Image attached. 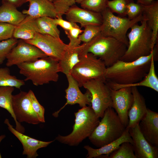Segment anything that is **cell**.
I'll return each mask as SVG.
<instances>
[{
    "label": "cell",
    "mask_w": 158,
    "mask_h": 158,
    "mask_svg": "<svg viewBox=\"0 0 158 158\" xmlns=\"http://www.w3.org/2000/svg\"><path fill=\"white\" fill-rule=\"evenodd\" d=\"M107 158H136L132 145L127 142L122 143L118 149L110 154Z\"/></svg>",
    "instance_id": "30"
},
{
    "label": "cell",
    "mask_w": 158,
    "mask_h": 158,
    "mask_svg": "<svg viewBox=\"0 0 158 158\" xmlns=\"http://www.w3.org/2000/svg\"><path fill=\"white\" fill-rule=\"evenodd\" d=\"M29 7L22 13L32 18L47 16L57 18L55 8L52 2L49 0H28Z\"/></svg>",
    "instance_id": "20"
},
{
    "label": "cell",
    "mask_w": 158,
    "mask_h": 158,
    "mask_svg": "<svg viewBox=\"0 0 158 158\" xmlns=\"http://www.w3.org/2000/svg\"><path fill=\"white\" fill-rule=\"evenodd\" d=\"M13 37L0 42V65L2 64L12 49L18 42Z\"/></svg>",
    "instance_id": "34"
},
{
    "label": "cell",
    "mask_w": 158,
    "mask_h": 158,
    "mask_svg": "<svg viewBox=\"0 0 158 158\" xmlns=\"http://www.w3.org/2000/svg\"><path fill=\"white\" fill-rule=\"evenodd\" d=\"M126 128L114 109L109 107L88 138L92 144L100 148L119 138Z\"/></svg>",
    "instance_id": "6"
},
{
    "label": "cell",
    "mask_w": 158,
    "mask_h": 158,
    "mask_svg": "<svg viewBox=\"0 0 158 158\" xmlns=\"http://www.w3.org/2000/svg\"><path fill=\"white\" fill-rule=\"evenodd\" d=\"M80 61L73 67L70 75L77 82L79 87L90 80L99 79L106 82L107 67L99 58L91 53L79 56Z\"/></svg>",
    "instance_id": "8"
},
{
    "label": "cell",
    "mask_w": 158,
    "mask_h": 158,
    "mask_svg": "<svg viewBox=\"0 0 158 158\" xmlns=\"http://www.w3.org/2000/svg\"><path fill=\"white\" fill-rule=\"evenodd\" d=\"M83 30L79 27H73L68 30H65V32L69 40V43L68 44L71 47H76L80 46L81 41L79 38V35L82 33Z\"/></svg>",
    "instance_id": "37"
},
{
    "label": "cell",
    "mask_w": 158,
    "mask_h": 158,
    "mask_svg": "<svg viewBox=\"0 0 158 158\" xmlns=\"http://www.w3.org/2000/svg\"><path fill=\"white\" fill-rule=\"evenodd\" d=\"M127 142L133 144V140L129 132V128H126L124 132L119 138L115 140L98 149H94L89 145H85L84 148L87 152V158H95L102 155H105L107 158L114 151L117 150L123 142Z\"/></svg>",
    "instance_id": "21"
},
{
    "label": "cell",
    "mask_w": 158,
    "mask_h": 158,
    "mask_svg": "<svg viewBox=\"0 0 158 158\" xmlns=\"http://www.w3.org/2000/svg\"><path fill=\"white\" fill-rule=\"evenodd\" d=\"M158 46L156 43L151 53L135 61L126 62L119 60L107 68L106 81L120 84H130L142 80L147 75L153 59L158 60Z\"/></svg>",
    "instance_id": "1"
},
{
    "label": "cell",
    "mask_w": 158,
    "mask_h": 158,
    "mask_svg": "<svg viewBox=\"0 0 158 158\" xmlns=\"http://www.w3.org/2000/svg\"><path fill=\"white\" fill-rule=\"evenodd\" d=\"M14 90L13 87L0 86V107L7 110L11 114L15 122V129L23 133L25 129L17 120L12 109V93Z\"/></svg>",
    "instance_id": "26"
},
{
    "label": "cell",
    "mask_w": 158,
    "mask_h": 158,
    "mask_svg": "<svg viewBox=\"0 0 158 158\" xmlns=\"http://www.w3.org/2000/svg\"><path fill=\"white\" fill-rule=\"evenodd\" d=\"M28 1V0H2L1 3L11 5L17 8Z\"/></svg>",
    "instance_id": "41"
},
{
    "label": "cell",
    "mask_w": 158,
    "mask_h": 158,
    "mask_svg": "<svg viewBox=\"0 0 158 158\" xmlns=\"http://www.w3.org/2000/svg\"><path fill=\"white\" fill-rule=\"evenodd\" d=\"M110 89L112 107L115 110L121 122L126 128L129 121L128 112L133 99L131 87H123L116 90Z\"/></svg>",
    "instance_id": "13"
},
{
    "label": "cell",
    "mask_w": 158,
    "mask_h": 158,
    "mask_svg": "<svg viewBox=\"0 0 158 158\" xmlns=\"http://www.w3.org/2000/svg\"><path fill=\"white\" fill-rule=\"evenodd\" d=\"M142 14L152 32V47L158 42V1L154 0L148 5H142Z\"/></svg>",
    "instance_id": "23"
},
{
    "label": "cell",
    "mask_w": 158,
    "mask_h": 158,
    "mask_svg": "<svg viewBox=\"0 0 158 158\" xmlns=\"http://www.w3.org/2000/svg\"><path fill=\"white\" fill-rule=\"evenodd\" d=\"M129 132L133 140L132 145L136 158H158V147L152 145L145 138L139 124L129 128Z\"/></svg>",
    "instance_id": "15"
},
{
    "label": "cell",
    "mask_w": 158,
    "mask_h": 158,
    "mask_svg": "<svg viewBox=\"0 0 158 158\" xmlns=\"http://www.w3.org/2000/svg\"><path fill=\"white\" fill-rule=\"evenodd\" d=\"M140 22V25L138 23L133 25L127 35L128 46L120 60L126 62L133 61L141 56L149 55L153 50L152 31L143 17Z\"/></svg>",
    "instance_id": "5"
},
{
    "label": "cell",
    "mask_w": 158,
    "mask_h": 158,
    "mask_svg": "<svg viewBox=\"0 0 158 158\" xmlns=\"http://www.w3.org/2000/svg\"><path fill=\"white\" fill-rule=\"evenodd\" d=\"M53 20L56 24L61 27L65 31L69 30L73 27H79L76 23L65 20L62 18H53Z\"/></svg>",
    "instance_id": "40"
},
{
    "label": "cell",
    "mask_w": 158,
    "mask_h": 158,
    "mask_svg": "<svg viewBox=\"0 0 158 158\" xmlns=\"http://www.w3.org/2000/svg\"><path fill=\"white\" fill-rule=\"evenodd\" d=\"M12 107L17 121L36 125L40 122L34 111L28 92L20 91L12 96Z\"/></svg>",
    "instance_id": "12"
},
{
    "label": "cell",
    "mask_w": 158,
    "mask_h": 158,
    "mask_svg": "<svg viewBox=\"0 0 158 158\" xmlns=\"http://www.w3.org/2000/svg\"><path fill=\"white\" fill-rule=\"evenodd\" d=\"M139 126L145 138L152 145L158 147V113L148 109Z\"/></svg>",
    "instance_id": "18"
},
{
    "label": "cell",
    "mask_w": 158,
    "mask_h": 158,
    "mask_svg": "<svg viewBox=\"0 0 158 158\" xmlns=\"http://www.w3.org/2000/svg\"><path fill=\"white\" fill-rule=\"evenodd\" d=\"M24 41L37 47L48 56L58 61L68 46L61 39L39 33H37L32 39Z\"/></svg>",
    "instance_id": "11"
},
{
    "label": "cell",
    "mask_w": 158,
    "mask_h": 158,
    "mask_svg": "<svg viewBox=\"0 0 158 158\" xmlns=\"http://www.w3.org/2000/svg\"><path fill=\"white\" fill-rule=\"evenodd\" d=\"M6 137V136L5 135H2L0 136V143L2 140L4 139ZM1 158V153H0V158Z\"/></svg>",
    "instance_id": "43"
},
{
    "label": "cell",
    "mask_w": 158,
    "mask_h": 158,
    "mask_svg": "<svg viewBox=\"0 0 158 158\" xmlns=\"http://www.w3.org/2000/svg\"><path fill=\"white\" fill-rule=\"evenodd\" d=\"M28 92L32 107L39 121L40 122L44 123V108L40 104L32 90H30Z\"/></svg>",
    "instance_id": "36"
},
{
    "label": "cell",
    "mask_w": 158,
    "mask_h": 158,
    "mask_svg": "<svg viewBox=\"0 0 158 158\" xmlns=\"http://www.w3.org/2000/svg\"><path fill=\"white\" fill-rule=\"evenodd\" d=\"M137 3L142 5L146 6L151 4L154 0H136Z\"/></svg>",
    "instance_id": "42"
},
{
    "label": "cell",
    "mask_w": 158,
    "mask_h": 158,
    "mask_svg": "<svg viewBox=\"0 0 158 158\" xmlns=\"http://www.w3.org/2000/svg\"><path fill=\"white\" fill-rule=\"evenodd\" d=\"M83 45L79 56L91 53L100 59L107 68L120 60L127 47L116 39L104 36L101 32L89 42L83 43Z\"/></svg>",
    "instance_id": "2"
},
{
    "label": "cell",
    "mask_w": 158,
    "mask_h": 158,
    "mask_svg": "<svg viewBox=\"0 0 158 158\" xmlns=\"http://www.w3.org/2000/svg\"><path fill=\"white\" fill-rule=\"evenodd\" d=\"M15 25L0 22V42L13 37Z\"/></svg>",
    "instance_id": "39"
},
{
    "label": "cell",
    "mask_w": 158,
    "mask_h": 158,
    "mask_svg": "<svg viewBox=\"0 0 158 158\" xmlns=\"http://www.w3.org/2000/svg\"><path fill=\"white\" fill-rule=\"evenodd\" d=\"M83 47V44L76 47H71L68 45L61 58L59 61L60 72L66 75L70 74L72 68L80 61L79 55Z\"/></svg>",
    "instance_id": "24"
},
{
    "label": "cell",
    "mask_w": 158,
    "mask_h": 158,
    "mask_svg": "<svg viewBox=\"0 0 158 158\" xmlns=\"http://www.w3.org/2000/svg\"><path fill=\"white\" fill-rule=\"evenodd\" d=\"M49 0V1H51V2H52L53 0Z\"/></svg>",
    "instance_id": "45"
},
{
    "label": "cell",
    "mask_w": 158,
    "mask_h": 158,
    "mask_svg": "<svg viewBox=\"0 0 158 158\" xmlns=\"http://www.w3.org/2000/svg\"><path fill=\"white\" fill-rule=\"evenodd\" d=\"M26 15L11 5L2 4L0 6V22L17 25L25 18Z\"/></svg>",
    "instance_id": "27"
},
{
    "label": "cell",
    "mask_w": 158,
    "mask_h": 158,
    "mask_svg": "<svg viewBox=\"0 0 158 158\" xmlns=\"http://www.w3.org/2000/svg\"><path fill=\"white\" fill-rule=\"evenodd\" d=\"M53 18L44 16L35 18L38 33L60 39V30L53 22Z\"/></svg>",
    "instance_id": "28"
},
{
    "label": "cell",
    "mask_w": 158,
    "mask_h": 158,
    "mask_svg": "<svg viewBox=\"0 0 158 158\" xmlns=\"http://www.w3.org/2000/svg\"><path fill=\"white\" fill-rule=\"evenodd\" d=\"M4 123L7 125L10 131L21 142L23 149L22 154L27 155L28 158H36L38 156L37 151L39 149L47 147L54 141H43L24 135L14 129L8 119H5Z\"/></svg>",
    "instance_id": "17"
},
{
    "label": "cell",
    "mask_w": 158,
    "mask_h": 158,
    "mask_svg": "<svg viewBox=\"0 0 158 158\" xmlns=\"http://www.w3.org/2000/svg\"><path fill=\"white\" fill-rule=\"evenodd\" d=\"M37 33L38 31L35 18L26 15L21 22L15 26L13 37L27 40L33 38Z\"/></svg>",
    "instance_id": "25"
},
{
    "label": "cell",
    "mask_w": 158,
    "mask_h": 158,
    "mask_svg": "<svg viewBox=\"0 0 158 158\" xmlns=\"http://www.w3.org/2000/svg\"><path fill=\"white\" fill-rule=\"evenodd\" d=\"M24 81L11 75L8 68H0V86H10L20 89L25 84Z\"/></svg>",
    "instance_id": "29"
},
{
    "label": "cell",
    "mask_w": 158,
    "mask_h": 158,
    "mask_svg": "<svg viewBox=\"0 0 158 158\" xmlns=\"http://www.w3.org/2000/svg\"><path fill=\"white\" fill-rule=\"evenodd\" d=\"M76 2L78 4H80V3L84 0H75Z\"/></svg>",
    "instance_id": "44"
},
{
    "label": "cell",
    "mask_w": 158,
    "mask_h": 158,
    "mask_svg": "<svg viewBox=\"0 0 158 158\" xmlns=\"http://www.w3.org/2000/svg\"><path fill=\"white\" fill-rule=\"evenodd\" d=\"M75 117L73 130L66 136L59 135L55 140L70 146H77L88 138L100 122L91 106L82 107L74 113Z\"/></svg>",
    "instance_id": "4"
},
{
    "label": "cell",
    "mask_w": 158,
    "mask_h": 158,
    "mask_svg": "<svg viewBox=\"0 0 158 158\" xmlns=\"http://www.w3.org/2000/svg\"><path fill=\"white\" fill-rule=\"evenodd\" d=\"M155 61L157 60L154 59L152 60L149 70L147 75L140 81L130 84H120L108 81H107L106 83L110 88L114 90L125 87L140 86L148 87L158 92V78L155 72Z\"/></svg>",
    "instance_id": "22"
},
{
    "label": "cell",
    "mask_w": 158,
    "mask_h": 158,
    "mask_svg": "<svg viewBox=\"0 0 158 158\" xmlns=\"http://www.w3.org/2000/svg\"><path fill=\"white\" fill-rule=\"evenodd\" d=\"M83 86L91 93V107L97 116L102 118L105 110L112 107L110 88L105 82L94 79L87 82Z\"/></svg>",
    "instance_id": "9"
},
{
    "label": "cell",
    "mask_w": 158,
    "mask_h": 158,
    "mask_svg": "<svg viewBox=\"0 0 158 158\" xmlns=\"http://www.w3.org/2000/svg\"><path fill=\"white\" fill-rule=\"evenodd\" d=\"M101 13L102 17L101 34L104 36L113 37L128 47L127 32L135 24L142 21V14L130 20L125 16L115 15L107 7Z\"/></svg>",
    "instance_id": "7"
},
{
    "label": "cell",
    "mask_w": 158,
    "mask_h": 158,
    "mask_svg": "<svg viewBox=\"0 0 158 158\" xmlns=\"http://www.w3.org/2000/svg\"><path fill=\"white\" fill-rule=\"evenodd\" d=\"M17 66L20 73L25 77L24 81L30 80L36 86L51 81L56 82L59 79L58 73L60 70L59 61L49 56Z\"/></svg>",
    "instance_id": "3"
},
{
    "label": "cell",
    "mask_w": 158,
    "mask_h": 158,
    "mask_svg": "<svg viewBox=\"0 0 158 158\" xmlns=\"http://www.w3.org/2000/svg\"><path fill=\"white\" fill-rule=\"evenodd\" d=\"M108 0H84L80 3L82 8L101 13L107 8Z\"/></svg>",
    "instance_id": "32"
},
{
    "label": "cell",
    "mask_w": 158,
    "mask_h": 158,
    "mask_svg": "<svg viewBox=\"0 0 158 158\" xmlns=\"http://www.w3.org/2000/svg\"><path fill=\"white\" fill-rule=\"evenodd\" d=\"M68 82V85L65 90V96L66 102L64 105L59 110L54 112L52 115L57 117L60 112L66 105L78 104L83 107L91 105L92 96L90 92L87 90L85 93H83L80 91L77 82L70 75H66Z\"/></svg>",
    "instance_id": "14"
},
{
    "label": "cell",
    "mask_w": 158,
    "mask_h": 158,
    "mask_svg": "<svg viewBox=\"0 0 158 158\" xmlns=\"http://www.w3.org/2000/svg\"><path fill=\"white\" fill-rule=\"evenodd\" d=\"M47 56L37 47L20 39L7 55L6 65L8 67L17 65Z\"/></svg>",
    "instance_id": "10"
},
{
    "label": "cell",
    "mask_w": 158,
    "mask_h": 158,
    "mask_svg": "<svg viewBox=\"0 0 158 158\" xmlns=\"http://www.w3.org/2000/svg\"><path fill=\"white\" fill-rule=\"evenodd\" d=\"M131 89L133 99L128 112L129 121L126 128H128L133 127L139 124L145 115L148 109L145 100L139 92L137 87H131Z\"/></svg>",
    "instance_id": "19"
},
{
    "label": "cell",
    "mask_w": 158,
    "mask_h": 158,
    "mask_svg": "<svg viewBox=\"0 0 158 158\" xmlns=\"http://www.w3.org/2000/svg\"><path fill=\"white\" fill-rule=\"evenodd\" d=\"M84 30L79 36L81 42L87 43L100 33L102 27L101 25H89L85 26Z\"/></svg>",
    "instance_id": "33"
},
{
    "label": "cell",
    "mask_w": 158,
    "mask_h": 158,
    "mask_svg": "<svg viewBox=\"0 0 158 158\" xmlns=\"http://www.w3.org/2000/svg\"><path fill=\"white\" fill-rule=\"evenodd\" d=\"M142 5L134 2V1L129 3L127 6L126 14L128 18L133 19L142 14Z\"/></svg>",
    "instance_id": "38"
},
{
    "label": "cell",
    "mask_w": 158,
    "mask_h": 158,
    "mask_svg": "<svg viewBox=\"0 0 158 158\" xmlns=\"http://www.w3.org/2000/svg\"><path fill=\"white\" fill-rule=\"evenodd\" d=\"M52 2L55 8L57 18H62L69 8L76 3L75 0H53Z\"/></svg>",
    "instance_id": "35"
},
{
    "label": "cell",
    "mask_w": 158,
    "mask_h": 158,
    "mask_svg": "<svg viewBox=\"0 0 158 158\" xmlns=\"http://www.w3.org/2000/svg\"><path fill=\"white\" fill-rule=\"evenodd\" d=\"M133 0H108L107 7L113 13H117L119 16L125 17L127 6Z\"/></svg>",
    "instance_id": "31"
},
{
    "label": "cell",
    "mask_w": 158,
    "mask_h": 158,
    "mask_svg": "<svg viewBox=\"0 0 158 158\" xmlns=\"http://www.w3.org/2000/svg\"><path fill=\"white\" fill-rule=\"evenodd\" d=\"M65 15L67 20L79 23L81 27L89 25H101L102 23L101 13L80 8L75 4L71 6Z\"/></svg>",
    "instance_id": "16"
}]
</instances>
